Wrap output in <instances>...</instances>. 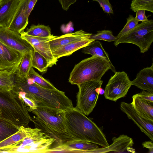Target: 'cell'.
Instances as JSON below:
<instances>
[{
    "mask_svg": "<svg viewBox=\"0 0 153 153\" xmlns=\"http://www.w3.org/2000/svg\"><path fill=\"white\" fill-rule=\"evenodd\" d=\"M15 73L12 71L0 69V90L10 91L14 85Z\"/></svg>",
    "mask_w": 153,
    "mask_h": 153,
    "instance_id": "d4e9b609",
    "label": "cell"
},
{
    "mask_svg": "<svg viewBox=\"0 0 153 153\" xmlns=\"http://www.w3.org/2000/svg\"><path fill=\"white\" fill-rule=\"evenodd\" d=\"M67 130L73 139L89 142L103 147L109 146L100 128L76 107L64 111Z\"/></svg>",
    "mask_w": 153,
    "mask_h": 153,
    "instance_id": "6da1fadb",
    "label": "cell"
},
{
    "mask_svg": "<svg viewBox=\"0 0 153 153\" xmlns=\"http://www.w3.org/2000/svg\"><path fill=\"white\" fill-rule=\"evenodd\" d=\"M19 1L2 0L0 2V27H9L16 12Z\"/></svg>",
    "mask_w": 153,
    "mask_h": 153,
    "instance_id": "2e32d148",
    "label": "cell"
},
{
    "mask_svg": "<svg viewBox=\"0 0 153 153\" xmlns=\"http://www.w3.org/2000/svg\"><path fill=\"white\" fill-rule=\"evenodd\" d=\"M138 24L137 21L133 16L130 14L127 19V22L123 28L116 36L117 39L126 34L134 28Z\"/></svg>",
    "mask_w": 153,
    "mask_h": 153,
    "instance_id": "f546056e",
    "label": "cell"
},
{
    "mask_svg": "<svg viewBox=\"0 0 153 153\" xmlns=\"http://www.w3.org/2000/svg\"><path fill=\"white\" fill-rule=\"evenodd\" d=\"M23 55L0 41V69L11 71L15 74Z\"/></svg>",
    "mask_w": 153,
    "mask_h": 153,
    "instance_id": "4fadbf2b",
    "label": "cell"
},
{
    "mask_svg": "<svg viewBox=\"0 0 153 153\" xmlns=\"http://www.w3.org/2000/svg\"><path fill=\"white\" fill-rule=\"evenodd\" d=\"M120 108L128 118L137 126L141 131L153 141V122L141 116L134 109L131 103L122 102L120 104Z\"/></svg>",
    "mask_w": 153,
    "mask_h": 153,
    "instance_id": "7c38bea8",
    "label": "cell"
},
{
    "mask_svg": "<svg viewBox=\"0 0 153 153\" xmlns=\"http://www.w3.org/2000/svg\"><path fill=\"white\" fill-rule=\"evenodd\" d=\"M109 69L114 73L115 67L104 59L92 56L85 59L75 65L70 73L68 82L72 85L90 81H100Z\"/></svg>",
    "mask_w": 153,
    "mask_h": 153,
    "instance_id": "277c9868",
    "label": "cell"
},
{
    "mask_svg": "<svg viewBox=\"0 0 153 153\" xmlns=\"http://www.w3.org/2000/svg\"><path fill=\"white\" fill-rule=\"evenodd\" d=\"M20 126L8 120L0 118V142L17 132Z\"/></svg>",
    "mask_w": 153,
    "mask_h": 153,
    "instance_id": "603a6c76",
    "label": "cell"
},
{
    "mask_svg": "<svg viewBox=\"0 0 153 153\" xmlns=\"http://www.w3.org/2000/svg\"><path fill=\"white\" fill-rule=\"evenodd\" d=\"M12 89L24 92L36 102L38 104L51 108L65 111L74 107L72 101L64 92L57 89H51L43 87L29 76L22 78L15 74Z\"/></svg>",
    "mask_w": 153,
    "mask_h": 153,
    "instance_id": "7a4b0ae2",
    "label": "cell"
},
{
    "mask_svg": "<svg viewBox=\"0 0 153 153\" xmlns=\"http://www.w3.org/2000/svg\"><path fill=\"white\" fill-rule=\"evenodd\" d=\"M114 41L116 46L121 43H130L138 47L141 53L147 52L153 42V20L147 19L142 22Z\"/></svg>",
    "mask_w": 153,
    "mask_h": 153,
    "instance_id": "52a82bcc",
    "label": "cell"
},
{
    "mask_svg": "<svg viewBox=\"0 0 153 153\" xmlns=\"http://www.w3.org/2000/svg\"><path fill=\"white\" fill-rule=\"evenodd\" d=\"M65 111L38 104L37 108L32 111L35 116L31 117V121L35 128L62 143L73 139L66 128Z\"/></svg>",
    "mask_w": 153,
    "mask_h": 153,
    "instance_id": "3957f363",
    "label": "cell"
},
{
    "mask_svg": "<svg viewBox=\"0 0 153 153\" xmlns=\"http://www.w3.org/2000/svg\"><path fill=\"white\" fill-rule=\"evenodd\" d=\"M131 104L136 111L143 118L153 122V102L144 100L134 95Z\"/></svg>",
    "mask_w": 153,
    "mask_h": 153,
    "instance_id": "ffe728a7",
    "label": "cell"
},
{
    "mask_svg": "<svg viewBox=\"0 0 153 153\" xmlns=\"http://www.w3.org/2000/svg\"><path fill=\"white\" fill-rule=\"evenodd\" d=\"M29 76L33 79L36 84L43 87L51 89H57L49 81L35 71L32 67L29 72Z\"/></svg>",
    "mask_w": 153,
    "mask_h": 153,
    "instance_id": "83f0119b",
    "label": "cell"
},
{
    "mask_svg": "<svg viewBox=\"0 0 153 153\" xmlns=\"http://www.w3.org/2000/svg\"><path fill=\"white\" fill-rule=\"evenodd\" d=\"M33 51H30L24 54L15 73V75L22 78L29 76V72L32 67V58Z\"/></svg>",
    "mask_w": 153,
    "mask_h": 153,
    "instance_id": "7402d4cb",
    "label": "cell"
},
{
    "mask_svg": "<svg viewBox=\"0 0 153 153\" xmlns=\"http://www.w3.org/2000/svg\"><path fill=\"white\" fill-rule=\"evenodd\" d=\"M90 39L94 40H100L111 42L115 41L117 38L113 35L111 30H104L97 31L95 34H92Z\"/></svg>",
    "mask_w": 153,
    "mask_h": 153,
    "instance_id": "f1b7e54d",
    "label": "cell"
},
{
    "mask_svg": "<svg viewBox=\"0 0 153 153\" xmlns=\"http://www.w3.org/2000/svg\"><path fill=\"white\" fill-rule=\"evenodd\" d=\"M21 37L29 42L34 49L46 59L49 67L56 65L58 59L53 56L50 48L49 41L57 36L53 35L46 37H38L26 35L21 33Z\"/></svg>",
    "mask_w": 153,
    "mask_h": 153,
    "instance_id": "8fae6325",
    "label": "cell"
},
{
    "mask_svg": "<svg viewBox=\"0 0 153 153\" xmlns=\"http://www.w3.org/2000/svg\"><path fill=\"white\" fill-rule=\"evenodd\" d=\"M95 40L90 39L82 40L67 44L52 51L54 57L58 59L65 56H68L74 52L86 46Z\"/></svg>",
    "mask_w": 153,
    "mask_h": 153,
    "instance_id": "d6986e66",
    "label": "cell"
},
{
    "mask_svg": "<svg viewBox=\"0 0 153 153\" xmlns=\"http://www.w3.org/2000/svg\"><path fill=\"white\" fill-rule=\"evenodd\" d=\"M131 82L125 72H116L105 86L104 94L105 97L115 102L124 97L132 85Z\"/></svg>",
    "mask_w": 153,
    "mask_h": 153,
    "instance_id": "9c48e42d",
    "label": "cell"
},
{
    "mask_svg": "<svg viewBox=\"0 0 153 153\" xmlns=\"http://www.w3.org/2000/svg\"><path fill=\"white\" fill-rule=\"evenodd\" d=\"M20 34L8 28L0 27V41L4 45L23 54L34 51L33 47Z\"/></svg>",
    "mask_w": 153,
    "mask_h": 153,
    "instance_id": "30bf717a",
    "label": "cell"
},
{
    "mask_svg": "<svg viewBox=\"0 0 153 153\" xmlns=\"http://www.w3.org/2000/svg\"><path fill=\"white\" fill-rule=\"evenodd\" d=\"M92 34L86 32L82 30L74 33H67L60 36H56L49 41L51 51L71 43L82 40L90 39Z\"/></svg>",
    "mask_w": 153,
    "mask_h": 153,
    "instance_id": "e0dca14e",
    "label": "cell"
},
{
    "mask_svg": "<svg viewBox=\"0 0 153 153\" xmlns=\"http://www.w3.org/2000/svg\"><path fill=\"white\" fill-rule=\"evenodd\" d=\"M145 11L144 10H139L136 12V16L135 18L138 22L144 21L147 19L149 16H146Z\"/></svg>",
    "mask_w": 153,
    "mask_h": 153,
    "instance_id": "836d02e7",
    "label": "cell"
},
{
    "mask_svg": "<svg viewBox=\"0 0 153 153\" xmlns=\"http://www.w3.org/2000/svg\"><path fill=\"white\" fill-rule=\"evenodd\" d=\"M63 10H67L69 7L77 0H58Z\"/></svg>",
    "mask_w": 153,
    "mask_h": 153,
    "instance_id": "d6a6232c",
    "label": "cell"
},
{
    "mask_svg": "<svg viewBox=\"0 0 153 153\" xmlns=\"http://www.w3.org/2000/svg\"><path fill=\"white\" fill-rule=\"evenodd\" d=\"M38 0H30L28 3L27 9V15L29 16L31 12Z\"/></svg>",
    "mask_w": 153,
    "mask_h": 153,
    "instance_id": "d590c367",
    "label": "cell"
},
{
    "mask_svg": "<svg viewBox=\"0 0 153 153\" xmlns=\"http://www.w3.org/2000/svg\"><path fill=\"white\" fill-rule=\"evenodd\" d=\"M135 95L144 100L153 102V92L143 90L140 93Z\"/></svg>",
    "mask_w": 153,
    "mask_h": 153,
    "instance_id": "1f68e13d",
    "label": "cell"
},
{
    "mask_svg": "<svg viewBox=\"0 0 153 153\" xmlns=\"http://www.w3.org/2000/svg\"><path fill=\"white\" fill-rule=\"evenodd\" d=\"M130 8L134 12L144 10L153 13V0H132Z\"/></svg>",
    "mask_w": 153,
    "mask_h": 153,
    "instance_id": "4316f807",
    "label": "cell"
},
{
    "mask_svg": "<svg viewBox=\"0 0 153 153\" xmlns=\"http://www.w3.org/2000/svg\"><path fill=\"white\" fill-rule=\"evenodd\" d=\"M142 145L143 148H147L149 149V153H153V143L152 140L146 141L143 142Z\"/></svg>",
    "mask_w": 153,
    "mask_h": 153,
    "instance_id": "e575fe53",
    "label": "cell"
},
{
    "mask_svg": "<svg viewBox=\"0 0 153 153\" xmlns=\"http://www.w3.org/2000/svg\"><path fill=\"white\" fill-rule=\"evenodd\" d=\"M21 33L28 36L38 37H46L51 36V28L49 26L38 24L32 25L26 32L23 31Z\"/></svg>",
    "mask_w": 153,
    "mask_h": 153,
    "instance_id": "cb8c5ba5",
    "label": "cell"
},
{
    "mask_svg": "<svg viewBox=\"0 0 153 153\" xmlns=\"http://www.w3.org/2000/svg\"><path fill=\"white\" fill-rule=\"evenodd\" d=\"M30 0H20L16 12L8 28L16 33H20L26 27L28 23L27 9Z\"/></svg>",
    "mask_w": 153,
    "mask_h": 153,
    "instance_id": "9a60e30c",
    "label": "cell"
},
{
    "mask_svg": "<svg viewBox=\"0 0 153 153\" xmlns=\"http://www.w3.org/2000/svg\"><path fill=\"white\" fill-rule=\"evenodd\" d=\"M82 52L85 54L101 57L113 65L109 59L108 53L103 48L101 43L98 41L95 40L82 48Z\"/></svg>",
    "mask_w": 153,
    "mask_h": 153,
    "instance_id": "44dd1931",
    "label": "cell"
},
{
    "mask_svg": "<svg viewBox=\"0 0 153 153\" xmlns=\"http://www.w3.org/2000/svg\"><path fill=\"white\" fill-rule=\"evenodd\" d=\"M103 81H90L77 85L76 108L86 116L91 113L96 106Z\"/></svg>",
    "mask_w": 153,
    "mask_h": 153,
    "instance_id": "ba28073f",
    "label": "cell"
},
{
    "mask_svg": "<svg viewBox=\"0 0 153 153\" xmlns=\"http://www.w3.org/2000/svg\"><path fill=\"white\" fill-rule=\"evenodd\" d=\"M131 85L141 90L153 92V63L151 66L141 70Z\"/></svg>",
    "mask_w": 153,
    "mask_h": 153,
    "instance_id": "ac0fdd59",
    "label": "cell"
},
{
    "mask_svg": "<svg viewBox=\"0 0 153 153\" xmlns=\"http://www.w3.org/2000/svg\"><path fill=\"white\" fill-rule=\"evenodd\" d=\"M93 1L98 2L105 13H113L112 7L109 0H93Z\"/></svg>",
    "mask_w": 153,
    "mask_h": 153,
    "instance_id": "4dcf8cb0",
    "label": "cell"
},
{
    "mask_svg": "<svg viewBox=\"0 0 153 153\" xmlns=\"http://www.w3.org/2000/svg\"><path fill=\"white\" fill-rule=\"evenodd\" d=\"M56 140L35 128L28 127L26 135L0 150V153H47Z\"/></svg>",
    "mask_w": 153,
    "mask_h": 153,
    "instance_id": "5b68a950",
    "label": "cell"
},
{
    "mask_svg": "<svg viewBox=\"0 0 153 153\" xmlns=\"http://www.w3.org/2000/svg\"><path fill=\"white\" fill-rule=\"evenodd\" d=\"M2 0H0V2Z\"/></svg>",
    "mask_w": 153,
    "mask_h": 153,
    "instance_id": "8d00e7d4",
    "label": "cell"
},
{
    "mask_svg": "<svg viewBox=\"0 0 153 153\" xmlns=\"http://www.w3.org/2000/svg\"><path fill=\"white\" fill-rule=\"evenodd\" d=\"M32 67L42 73H46L49 67L46 59L34 49L33 52Z\"/></svg>",
    "mask_w": 153,
    "mask_h": 153,
    "instance_id": "484cf974",
    "label": "cell"
},
{
    "mask_svg": "<svg viewBox=\"0 0 153 153\" xmlns=\"http://www.w3.org/2000/svg\"><path fill=\"white\" fill-rule=\"evenodd\" d=\"M31 117L26 107L11 91L0 90V118L19 126L28 127Z\"/></svg>",
    "mask_w": 153,
    "mask_h": 153,
    "instance_id": "8992f818",
    "label": "cell"
},
{
    "mask_svg": "<svg viewBox=\"0 0 153 153\" xmlns=\"http://www.w3.org/2000/svg\"><path fill=\"white\" fill-rule=\"evenodd\" d=\"M112 143L107 147L91 150L88 153L135 152L131 147L134 143L132 139L128 136L121 134L112 138Z\"/></svg>",
    "mask_w": 153,
    "mask_h": 153,
    "instance_id": "5bb4252c",
    "label": "cell"
}]
</instances>
